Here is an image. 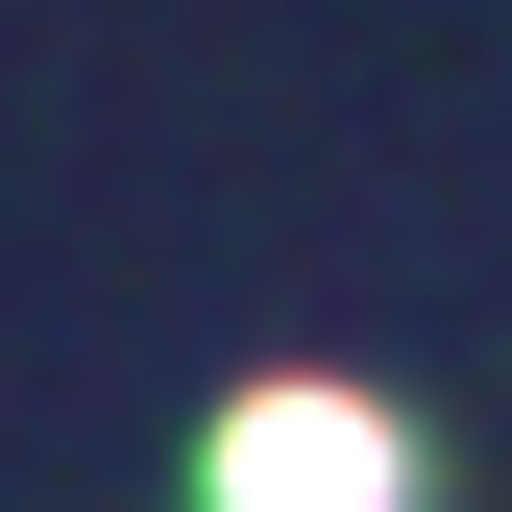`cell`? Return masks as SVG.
I'll list each match as a JSON object with an SVG mask.
<instances>
[{
    "label": "cell",
    "mask_w": 512,
    "mask_h": 512,
    "mask_svg": "<svg viewBox=\"0 0 512 512\" xmlns=\"http://www.w3.org/2000/svg\"><path fill=\"white\" fill-rule=\"evenodd\" d=\"M196 488H220V512H415V439L366 415V391H244Z\"/></svg>",
    "instance_id": "cell-1"
}]
</instances>
